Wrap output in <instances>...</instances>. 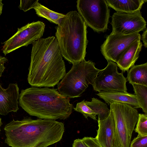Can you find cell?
I'll use <instances>...</instances> for the list:
<instances>
[{
    "label": "cell",
    "mask_w": 147,
    "mask_h": 147,
    "mask_svg": "<svg viewBox=\"0 0 147 147\" xmlns=\"http://www.w3.org/2000/svg\"><path fill=\"white\" fill-rule=\"evenodd\" d=\"M2 0H0V15L2 14L3 4L2 3Z\"/></svg>",
    "instance_id": "f1b7e54d"
},
{
    "label": "cell",
    "mask_w": 147,
    "mask_h": 147,
    "mask_svg": "<svg viewBox=\"0 0 147 147\" xmlns=\"http://www.w3.org/2000/svg\"><path fill=\"white\" fill-rule=\"evenodd\" d=\"M34 9L38 16L45 18L58 25L65 16V15L51 10L39 2Z\"/></svg>",
    "instance_id": "ac0fdd59"
},
{
    "label": "cell",
    "mask_w": 147,
    "mask_h": 147,
    "mask_svg": "<svg viewBox=\"0 0 147 147\" xmlns=\"http://www.w3.org/2000/svg\"><path fill=\"white\" fill-rule=\"evenodd\" d=\"M135 95L140 104L141 108L147 115V86L133 84H132Z\"/></svg>",
    "instance_id": "ffe728a7"
},
{
    "label": "cell",
    "mask_w": 147,
    "mask_h": 147,
    "mask_svg": "<svg viewBox=\"0 0 147 147\" xmlns=\"http://www.w3.org/2000/svg\"><path fill=\"white\" fill-rule=\"evenodd\" d=\"M3 124V123L2 122L1 119L0 118V132L1 131V127L2 125Z\"/></svg>",
    "instance_id": "f546056e"
},
{
    "label": "cell",
    "mask_w": 147,
    "mask_h": 147,
    "mask_svg": "<svg viewBox=\"0 0 147 147\" xmlns=\"http://www.w3.org/2000/svg\"><path fill=\"white\" fill-rule=\"evenodd\" d=\"M142 45L141 40H137L132 43L121 55L116 63L122 72L127 71L134 65L139 57Z\"/></svg>",
    "instance_id": "5bb4252c"
},
{
    "label": "cell",
    "mask_w": 147,
    "mask_h": 147,
    "mask_svg": "<svg viewBox=\"0 0 147 147\" xmlns=\"http://www.w3.org/2000/svg\"><path fill=\"white\" fill-rule=\"evenodd\" d=\"M82 139L86 147H102L95 138L86 137Z\"/></svg>",
    "instance_id": "d4e9b609"
},
{
    "label": "cell",
    "mask_w": 147,
    "mask_h": 147,
    "mask_svg": "<svg viewBox=\"0 0 147 147\" xmlns=\"http://www.w3.org/2000/svg\"><path fill=\"white\" fill-rule=\"evenodd\" d=\"M97 121L98 128L95 138L102 147H113L115 126L111 111L105 119Z\"/></svg>",
    "instance_id": "4fadbf2b"
},
{
    "label": "cell",
    "mask_w": 147,
    "mask_h": 147,
    "mask_svg": "<svg viewBox=\"0 0 147 147\" xmlns=\"http://www.w3.org/2000/svg\"><path fill=\"white\" fill-rule=\"evenodd\" d=\"M96 94L108 105L113 103H120L127 104L136 109L141 108L136 96L127 92H101Z\"/></svg>",
    "instance_id": "9a60e30c"
},
{
    "label": "cell",
    "mask_w": 147,
    "mask_h": 147,
    "mask_svg": "<svg viewBox=\"0 0 147 147\" xmlns=\"http://www.w3.org/2000/svg\"><path fill=\"white\" fill-rule=\"evenodd\" d=\"M115 126L113 147H129L132 134L138 118L136 109L125 103L110 105Z\"/></svg>",
    "instance_id": "8992f818"
},
{
    "label": "cell",
    "mask_w": 147,
    "mask_h": 147,
    "mask_svg": "<svg viewBox=\"0 0 147 147\" xmlns=\"http://www.w3.org/2000/svg\"><path fill=\"white\" fill-rule=\"evenodd\" d=\"M111 19L113 33L131 34L143 31L146 28V22L140 11L131 13L116 12Z\"/></svg>",
    "instance_id": "8fae6325"
},
{
    "label": "cell",
    "mask_w": 147,
    "mask_h": 147,
    "mask_svg": "<svg viewBox=\"0 0 147 147\" xmlns=\"http://www.w3.org/2000/svg\"><path fill=\"white\" fill-rule=\"evenodd\" d=\"M57 90L36 87L22 90L18 104L29 115L39 119H65L72 113L73 106L70 98Z\"/></svg>",
    "instance_id": "3957f363"
},
{
    "label": "cell",
    "mask_w": 147,
    "mask_h": 147,
    "mask_svg": "<svg viewBox=\"0 0 147 147\" xmlns=\"http://www.w3.org/2000/svg\"><path fill=\"white\" fill-rule=\"evenodd\" d=\"M73 147H86L82 139H78L74 140Z\"/></svg>",
    "instance_id": "4316f807"
},
{
    "label": "cell",
    "mask_w": 147,
    "mask_h": 147,
    "mask_svg": "<svg viewBox=\"0 0 147 147\" xmlns=\"http://www.w3.org/2000/svg\"><path fill=\"white\" fill-rule=\"evenodd\" d=\"M147 29L146 28L143 31V32L142 34V40L144 44V47L146 48L147 47Z\"/></svg>",
    "instance_id": "83f0119b"
},
{
    "label": "cell",
    "mask_w": 147,
    "mask_h": 147,
    "mask_svg": "<svg viewBox=\"0 0 147 147\" xmlns=\"http://www.w3.org/2000/svg\"><path fill=\"white\" fill-rule=\"evenodd\" d=\"M5 143L11 147H47L61 140L64 124L55 120L14 119L4 127Z\"/></svg>",
    "instance_id": "7a4b0ae2"
},
{
    "label": "cell",
    "mask_w": 147,
    "mask_h": 147,
    "mask_svg": "<svg viewBox=\"0 0 147 147\" xmlns=\"http://www.w3.org/2000/svg\"><path fill=\"white\" fill-rule=\"evenodd\" d=\"M45 25L38 21L29 23L20 28L7 40L4 42L2 50L6 55L24 46H27L41 38L45 31Z\"/></svg>",
    "instance_id": "ba28073f"
},
{
    "label": "cell",
    "mask_w": 147,
    "mask_h": 147,
    "mask_svg": "<svg viewBox=\"0 0 147 147\" xmlns=\"http://www.w3.org/2000/svg\"><path fill=\"white\" fill-rule=\"evenodd\" d=\"M107 66L100 70L94 79L93 86L96 91H119L127 92V78L123 72L119 73L117 66L115 62L108 61Z\"/></svg>",
    "instance_id": "9c48e42d"
},
{
    "label": "cell",
    "mask_w": 147,
    "mask_h": 147,
    "mask_svg": "<svg viewBox=\"0 0 147 147\" xmlns=\"http://www.w3.org/2000/svg\"><path fill=\"white\" fill-rule=\"evenodd\" d=\"M38 0H20L19 8L26 12L31 9H34L38 3Z\"/></svg>",
    "instance_id": "cb8c5ba5"
},
{
    "label": "cell",
    "mask_w": 147,
    "mask_h": 147,
    "mask_svg": "<svg viewBox=\"0 0 147 147\" xmlns=\"http://www.w3.org/2000/svg\"><path fill=\"white\" fill-rule=\"evenodd\" d=\"M74 110L82 114L85 118L88 119V117H90L94 120H96V115L93 111L85 103L84 100L81 102H78Z\"/></svg>",
    "instance_id": "44dd1931"
},
{
    "label": "cell",
    "mask_w": 147,
    "mask_h": 147,
    "mask_svg": "<svg viewBox=\"0 0 147 147\" xmlns=\"http://www.w3.org/2000/svg\"><path fill=\"white\" fill-rule=\"evenodd\" d=\"M92 99L91 102L85 101V104L98 115V119L102 120L107 118L110 111L107 105L97 98H93Z\"/></svg>",
    "instance_id": "d6986e66"
},
{
    "label": "cell",
    "mask_w": 147,
    "mask_h": 147,
    "mask_svg": "<svg viewBox=\"0 0 147 147\" xmlns=\"http://www.w3.org/2000/svg\"><path fill=\"white\" fill-rule=\"evenodd\" d=\"M134 130L138 134L141 136L147 135V115L138 114V119Z\"/></svg>",
    "instance_id": "7402d4cb"
},
{
    "label": "cell",
    "mask_w": 147,
    "mask_h": 147,
    "mask_svg": "<svg viewBox=\"0 0 147 147\" xmlns=\"http://www.w3.org/2000/svg\"><path fill=\"white\" fill-rule=\"evenodd\" d=\"M8 60L6 58L0 55V77L1 76L2 73L5 68L4 64Z\"/></svg>",
    "instance_id": "484cf974"
},
{
    "label": "cell",
    "mask_w": 147,
    "mask_h": 147,
    "mask_svg": "<svg viewBox=\"0 0 147 147\" xmlns=\"http://www.w3.org/2000/svg\"><path fill=\"white\" fill-rule=\"evenodd\" d=\"M19 88L17 83L10 84L5 89L0 84V114L6 115L19 110Z\"/></svg>",
    "instance_id": "7c38bea8"
},
{
    "label": "cell",
    "mask_w": 147,
    "mask_h": 147,
    "mask_svg": "<svg viewBox=\"0 0 147 147\" xmlns=\"http://www.w3.org/2000/svg\"><path fill=\"white\" fill-rule=\"evenodd\" d=\"M141 38L139 33L124 35L111 32L101 45L100 51L107 61L116 63L128 47L135 41Z\"/></svg>",
    "instance_id": "30bf717a"
},
{
    "label": "cell",
    "mask_w": 147,
    "mask_h": 147,
    "mask_svg": "<svg viewBox=\"0 0 147 147\" xmlns=\"http://www.w3.org/2000/svg\"><path fill=\"white\" fill-rule=\"evenodd\" d=\"M109 7L117 12L131 13L140 11L146 0H105Z\"/></svg>",
    "instance_id": "2e32d148"
},
{
    "label": "cell",
    "mask_w": 147,
    "mask_h": 147,
    "mask_svg": "<svg viewBox=\"0 0 147 147\" xmlns=\"http://www.w3.org/2000/svg\"><path fill=\"white\" fill-rule=\"evenodd\" d=\"M87 26L76 11L65 15L56 27V38L62 56L73 65L85 61Z\"/></svg>",
    "instance_id": "277c9868"
},
{
    "label": "cell",
    "mask_w": 147,
    "mask_h": 147,
    "mask_svg": "<svg viewBox=\"0 0 147 147\" xmlns=\"http://www.w3.org/2000/svg\"><path fill=\"white\" fill-rule=\"evenodd\" d=\"M28 81L32 87H53L66 74L65 63L54 36L32 44Z\"/></svg>",
    "instance_id": "6da1fadb"
},
{
    "label": "cell",
    "mask_w": 147,
    "mask_h": 147,
    "mask_svg": "<svg viewBox=\"0 0 147 147\" xmlns=\"http://www.w3.org/2000/svg\"><path fill=\"white\" fill-rule=\"evenodd\" d=\"M127 71V79L129 83L147 86V63L134 65Z\"/></svg>",
    "instance_id": "e0dca14e"
},
{
    "label": "cell",
    "mask_w": 147,
    "mask_h": 147,
    "mask_svg": "<svg viewBox=\"0 0 147 147\" xmlns=\"http://www.w3.org/2000/svg\"><path fill=\"white\" fill-rule=\"evenodd\" d=\"M130 147H147V135L138 134L131 141Z\"/></svg>",
    "instance_id": "603a6c76"
},
{
    "label": "cell",
    "mask_w": 147,
    "mask_h": 147,
    "mask_svg": "<svg viewBox=\"0 0 147 147\" xmlns=\"http://www.w3.org/2000/svg\"><path fill=\"white\" fill-rule=\"evenodd\" d=\"M92 61L85 60L73 65L71 69L57 84L59 92L71 98L78 97L89 84L92 86L100 70L95 67Z\"/></svg>",
    "instance_id": "5b68a950"
},
{
    "label": "cell",
    "mask_w": 147,
    "mask_h": 147,
    "mask_svg": "<svg viewBox=\"0 0 147 147\" xmlns=\"http://www.w3.org/2000/svg\"><path fill=\"white\" fill-rule=\"evenodd\" d=\"M78 13L86 25L98 33L108 29L110 10L105 0H78Z\"/></svg>",
    "instance_id": "52a82bcc"
}]
</instances>
